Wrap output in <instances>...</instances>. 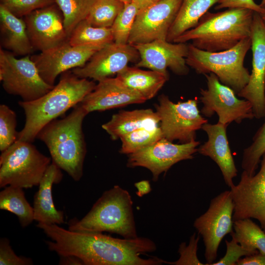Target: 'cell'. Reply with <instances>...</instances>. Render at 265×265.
<instances>
[{"instance_id":"obj_1","label":"cell","mask_w":265,"mask_h":265,"mask_svg":"<svg viewBox=\"0 0 265 265\" xmlns=\"http://www.w3.org/2000/svg\"><path fill=\"white\" fill-rule=\"evenodd\" d=\"M44 233L51 240L49 249L60 256H75L84 265H159L164 260L157 257L145 259L141 255L157 250L151 239L137 237L119 238L102 233L73 231L57 224L46 225Z\"/></svg>"},{"instance_id":"obj_2","label":"cell","mask_w":265,"mask_h":265,"mask_svg":"<svg viewBox=\"0 0 265 265\" xmlns=\"http://www.w3.org/2000/svg\"><path fill=\"white\" fill-rule=\"evenodd\" d=\"M95 86L93 81L80 78L72 71H67L43 96L30 102L20 101L18 104L24 111L26 120L17 140L32 143L45 125L80 103Z\"/></svg>"},{"instance_id":"obj_3","label":"cell","mask_w":265,"mask_h":265,"mask_svg":"<svg viewBox=\"0 0 265 265\" xmlns=\"http://www.w3.org/2000/svg\"><path fill=\"white\" fill-rule=\"evenodd\" d=\"M254 13L243 8H227L216 13L208 11L195 27L173 42L191 41L195 47L210 52L229 50L250 37Z\"/></svg>"},{"instance_id":"obj_4","label":"cell","mask_w":265,"mask_h":265,"mask_svg":"<svg viewBox=\"0 0 265 265\" xmlns=\"http://www.w3.org/2000/svg\"><path fill=\"white\" fill-rule=\"evenodd\" d=\"M87 114L79 103L64 118L45 125L36 138L46 144L53 162L75 181L83 175L86 148L82 123Z\"/></svg>"},{"instance_id":"obj_5","label":"cell","mask_w":265,"mask_h":265,"mask_svg":"<svg viewBox=\"0 0 265 265\" xmlns=\"http://www.w3.org/2000/svg\"><path fill=\"white\" fill-rule=\"evenodd\" d=\"M130 193L118 185L105 191L81 219L70 220L68 229L83 232H109L123 238H137Z\"/></svg>"},{"instance_id":"obj_6","label":"cell","mask_w":265,"mask_h":265,"mask_svg":"<svg viewBox=\"0 0 265 265\" xmlns=\"http://www.w3.org/2000/svg\"><path fill=\"white\" fill-rule=\"evenodd\" d=\"M186 57L188 66L198 74L213 73L223 84L232 88L237 95L248 83L250 74L244 66L247 52L251 48L250 37L227 50L210 52L188 44Z\"/></svg>"},{"instance_id":"obj_7","label":"cell","mask_w":265,"mask_h":265,"mask_svg":"<svg viewBox=\"0 0 265 265\" xmlns=\"http://www.w3.org/2000/svg\"><path fill=\"white\" fill-rule=\"evenodd\" d=\"M52 158L41 153L32 142L17 140L0 156V187L23 188L39 184Z\"/></svg>"},{"instance_id":"obj_8","label":"cell","mask_w":265,"mask_h":265,"mask_svg":"<svg viewBox=\"0 0 265 265\" xmlns=\"http://www.w3.org/2000/svg\"><path fill=\"white\" fill-rule=\"evenodd\" d=\"M0 80L5 92L20 96L25 102L37 99L54 87L42 79L29 55L17 58L13 53L1 48Z\"/></svg>"},{"instance_id":"obj_9","label":"cell","mask_w":265,"mask_h":265,"mask_svg":"<svg viewBox=\"0 0 265 265\" xmlns=\"http://www.w3.org/2000/svg\"><path fill=\"white\" fill-rule=\"evenodd\" d=\"M156 108L163 137L171 142L178 140L185 143L196 140V132L208 123L198 109L197 98L174 103L162 94Z\"/></svg>"},{"instance_id":"obj_10","label":"cell","mask_w":265,"mask_h":265,"mask_svg":"<svg viewBox=\"0 0 265 265\" xmlns=\"http://www.w3.org/2000/svg\"><path fill=\"white\" fill-rule=\"evenodd\" d=\"M234 210L231 191L226 190L211 200L207 211L195 220L193 226L202 237L205 247V265L214 262L221 240L233 231Z\"/></svg>"},{"instance_id":"obj_11","label":"cell","mask_w":265,"mask_h":265,"mask_svg":"<svg viewBox=\"0 0 265 265\" xmlns=\"http://www.w3.org/2000/svg\"><path fill=\"white\" fill-rule=\"evenodd\" d=\"M205 76L207 88L201 89L200 92L202 114L211 117L216 113L218 122L227 125L233 122L239 124L244 119L254 117L252 105L248 101L238 98L236 92L222 84L215 74Z\"/></svg>"},{"instance_id":"obj_12","label":"cell","mask_w":265,"mask_h":265,"mask_svg":"<svg viewBox=\"0 0 265 265\" xmlns=\"http://www.w3.org/2000/svg\"><path fill=\"white\" fill-rule=\"evenodd\" d=\"M200 144L194 140L181 144H174L163 137L153 144L128 155L127 166L142 167L149 170L153 180L167 172L173 165L184 160L192 159Z\"/></svg>"},{"instance_id":"obj_13","label":"cell","mask_w":265,"mask_h":265,"mask_svg":"<svg viewBox=\"0 0 265 265\" xmlns=\"http://www.w3.org/2000/svg\"><path fill=\"white\" fill-rule=\"evenodd\" d=\"M183 0H161L139 10L128 44L135 45L166 40Z\"/></svg>"},{"instance_id":"obj_14","label":"cell","mask_w":265,"mask_h":265,"mask_svg":"<svg viewBox=\"0 0 265 265\" xmlns=\"http://www.w3.org/2000/svg\"><path fill=\"white\" fill-rule=\"evenodd\" d=\"M230 191L234 204L233 221L254 218L265 231V153L259 171L249 175L243 171L239 182Z\"/></svg>"},{"instance_id":"obj_15","label":"cell","mask_w":265,"mask_h":265,"mask_svg":"<svg viewBox=\"0 0 265 265\" xmlns=\"http://www.w3.org/2000/svg\"><path fill=\"white\" fill-rule=\"evenodd\" d=\"M250 39L252 69L246 86L237 94L251 104L254 117L265 116V26L259 13L254 12Z\"/></svg>"},{"instance_id":"obj_16","label":"cell","mask_w":265,"mask_h":265,"mask_svg":"<svg viewBox=\"0 0 265 265\" xmlns=\"http://www.w3.org/2000/svg\"><path fill=\"white\" fill-rule=\"evenodd\" d=\"M133 46L139 55V59L135 64L136 67L148 68L167 76V68L178 75H185L188 73L186 62L188 46L186 43L157 40Z\"/></svg>"},{"instance_id":"obj_17","label":"cell","mask_w":265,"mask_h":265,"mask_svg":"<svg viewBox=\"0 0 265 265\" xmlns=\"http://www.w3.org/2000/svg\"><path fill=\"white\" fill-rule=\"evenodd\" d=\"M101 49L72 46L68 41L30 56L42 79L54 86L57 76L71 69L83 66Z\"/></svg>"},{"instance_id":"obj_18","label":"cell","mask_w":265,"mask_h":265,"mask_svg":"<svg viewBox=\"0 0 265 265\" xmlns=\"http://www.w3.org/2000/svg\"><path fill=\"white\" fill-rule=\"evenodd\" d=\"M60 9L52 4L25 17L27 34L34 51L48 50L68 41Z\"/></svg>"},{"instance_id":"obj_19","label":"cell","mask_w":265,"mask_h":265,"mask_svg":"<svg viewBox=\"0 0 265 265\" xmlns=\"http://www.w3.org/2000/svg\"><path fill=\"white\" fill-rule=\"evenodd\" d=\"M139 59V53L133 46L113 42L96 52L83 66L73 69L72 72L80 78L98 81L117 74L130 62Z\"/></svg>"},{"instance_id":"obj_20","label":"cell","mask_w":265,"mask_h":265,"mask_svg":"<svg viewBox=\"0 0 265 265\" xmlns=\"http://www.w3.org/2000/svg\"><path fill=\"white\" fill-rule=\"evenodd\" d=\"M146 99L124 85L116 77L98 81L94 89L80 103L88 114L133 104H141Z\"/></svg>"},{"instance_id":"obj_21","label":"cell","mask_w":265,"mask_h":265,"mask_svg":"<svg viewBox=\"0 0 265 265\" xmlns=\"http://www.w3.org/2000/svg\"><path fill=\"white\" fill-rule=\"evenodd\" d=\"M228 126L219 122L203 125L202 129L207 134L208 140L198 148L197 152L210 157L217 164L226 184L231 188L234 185L233 180L237 176L238 170L227 136Z\"/></svg>"},{"instance_id":"obj_22","label":"cell","mask_w":265,"mask_h":265,"mask_svg":"<svg viewBox=\"0 0 265 265\" xmlns=\"http://www.w3.org/2000/svg\"><path fill=\"white\" fill-rule=\"evenodd\" d=\"M60 169L52 162L46 171L33 198L34 219L38 223L60 225L64 222V213L54 206L52 187L62 178Z\"/></svg>"},{"instance_id":"obj_23","label":"cell","mask_w":265,"mask_h":265,"mask_svg":"<svg viewBox=\"0 0 265 265\" xmlns=\"http://www.w3.org/2000/svg\"><path fill=\"white\" fill-rule=\"evenodd\" d=\"M0 45L14 55L26 56L34 51L24 19L17 17L0 4Z\"/></svg>"},{"instance_id":"obj_24","label":"cell","mask_w":265,"mask_h":265,"mask_svg":"<svg viewBox=\"0 0 265 265\" xmlns=\"http://www.w3.org/2000/svg\"><path fill=\"white\" fill-rule=\"evenodd\" d=\"M159 122L156 112L150 108L141 109L119 111L102 127L112 139L116 140L138 129L158 127Z\"/></svg>"},{"instance_id":"obj_25","label":"cell","mask_w":265,"mask_h":265,"mask_svg":"<svg viewBox=\"0 0 265 265\" xmlns=\"http://www.w3.org/2000/svg\"><path fill=\"white\" fill-rule=\"evenodd\" d=\"M116 78L126 87L133 90L146 100L153 98L168 80L169 76L153 70L126 67Z\"/></svg>"},{"instance_id":"obj_26","label":"cell","mask_w":265,"mask_h":265,"mask_svg":"<svg viewBox=\"0 0 265 265\" xmlns=\"http://www.w3.org/2000/svg\"><path fill=\"white\" fill-rule=\"evenodd\" d=\"M218 0H183L177 16L168 32L167 41L174 40L195 27L200 18Z\"/></svg>"},{"instance_id":"obj_27","label":"cell","mask_w":265,"mask_h":265,"mask_svg":"<svg viewBox=\"0 0 265 265\" xmlns=\"http://www.w3.org/2000/svg\"><path fill=\"white\" fill-rule=\"evenodd\" d=\"M23 188L8 186L0 192V209L15 214L25 228L34 219L33 208L27 201Z\"/></svg>"},{"instance_id":"obj_28","label":"cell","mask_w":265,"mask_h":265,"mask_svg":"<svg viewBox=\"0 0 265 265\" xmlns=\"http://www.w3.org/2000/svg\"><path fill=\"white\" fill-rule=\"evenodd\" d=\"M68 42L74 46L102 49L114 42V39L111 27L94 26L84 20L75 27Z\"/></svg>"},{"instance_id":"obj_29","label":"cell","mask_w":265,"mask_h":265,"mask_svg":"<svg viewBox=\"0 0 265 265\" xmlns=\"http://www.w3.org/2000/svg\"><path fill=\"white\" fill-rule=\"evenodd\" d=\"M231 235L242 246L265 255V231L251 218L234 221Z\"/></svg>"},{"instance_id":"obj_30","label":"cell","mask_w":265,"mask_h":265,"mask_svg":"<svg viewBox=\"0 0 265 265\" xmlns=\"http://www.w3.org/2000/svg\"><path fill=\"white\" fill-rule=\"evenodd\" d=\"M97 0H54L62 13L66 32L69 37L80 22L86 19Z\"/></svg>"},{"instance_id":"obj_31","label":"cell","mask_w":265,"mask_h":265,"mask_svg":"<svg viewBox=\"0 0 265 265\" xmlns=\"http://www.w3.org/2000/svg\"><path fill=\"white\" fill-rule=\"evenodd\" d=\"M163 137L160 127L142 128L121 137L120 152L129 155L148 147Z\"/></svg>"},{"instance_id":"obj_32","label":"cell","mask_w":265,"mask_h":265,"mask_svg":"<svg viewBox=\"0 0 265 265\" xmlns=\"http://www.w3.org/2000/svg\"><path fill=\"white\" fill-rule=\"evenodd\" d=\"M124 7L119 0H97L85 20L94 26L111 27Z\"/></svg>"},{"instance_id":"obj_33","label":"cell","mask_w":265,"mask_h":265,"mask_svg":"<svg viewBox=\"0 0 265 265\" xmlns=\"http://www.w3.org/2000/svg\"><path fill=\"white\" fill-rule=\"evenodd\" d=\"M139 10L138 6L133 1L124 4L123 9L119 13L111 27L114 42L121 44H128Z\"/></svg>"},{"instance_id":"obj_34","label":"cell","mask_w":265,"mask_h":265,"mask_svg":"<svg viewBox=\"0 0 265 265\" xmlns=\"http://www.w3.org/2000/svg\"><path fill=\"white\" fill-rule=\"evenodd\" d=\"M264 117V122L254 135L252 143L243 150L241 167L249 175L255 174L265 153V116Z\"/></svg>"},{"instance_id":"obj_35","label":"cell","mask_w":265,"mask_h":265,"mask_svg":"<svg viewBox=\"0 0 265 265\" xmlns=\"http://www.w3.org/2000/svg\"><path fill=\"white\" fill-rule=\"evenodd\" d=\"M16 114L6 105L0 106V150L2 152L17 139Z\"/></svg>"},{"instance_id":"obj_36","label":"cell","mask_w":265,"mask_h":265,"mask_svg":"<svg viewBox=\"0 0 265 265\" xmlns=\"http://www.w3.org/2000/svg\"><path fill=\"white\" fill-rule=\"evenodd\" d=\"M54 2V0H0V4L14 15L22 18Z\"/></svg>"},{"instance_id":"obj_37","label":"cell","mask_w":265,"mask_h":265,"mask_svg":"<svg viewBox=\"0 0 265 265\" xmlns=\"http://www.w3.org/2000/svg\"><path fill=\"white\" fill-rule=\"evenodd\" d=\"M199 240V235L196 237L194 233L190 237L188 245L186 242L182 243L179 246L178 252L180 257L175 262H169L164 261V263L173 265H203L197 256L198 242Z\"/></svg>"},{"instance_id":"obj_38","label":"cell","mask_w":265,"mask_h":265,"mask_svg":"<svg viewBox=\"0 0 265 265\" xmlns=\"http://www.w3.org/2000/svg\"><path fill=\"white\" fill-rule=\"evenodd\" d=\"M226 252L223 257L212 265H236L238 261L242 256L251 255L258 253L257 250L247 249L240 244L233 237L231 241L225 240Z\"/></svg>"},{"instance_id":"obj_39","label":"cell","mask_w":265,"mask_h":265,"mask_svg":"<svg viewBox=\"0 0 265 265\" xmlns=\"http://www.w3.org/2000/svg\"><path fill=\"white\" fill-rule=\"evenodd\" d=\"M32 260L24 256H18L13 250L9 240L6 238L0 239V265H30Z\"/></svg>"},{"instance_id":"obj_40","label":"cell","mask_w":265,"mask_h":265,"mask_svg":"<svg viewBox=\"0 0 265 265\" xmlns=\"http://www.w3.org/2000/svg\"><path fill=\"white\" fill-rule=\"evenodd\" d=\"M243 8L261 13L263 9L260 4L255 3L254 0H218L215 10L224 8Z\"/></svg>"},{"instance_id":"obj_41","label":"cell","mask_w":265,"mask_h":265,"mask_svg":"<svg viewBox=\"0 0 265 265\" xmlns=\"http://www.w3.org/2000/svg\"><path fill=\"white\" fill-rule=\"evenodd\" d=\"M237 265H265V255L258 252L256 254L246 256L240 259Z\"/></svg>"},{"instance_id":"obj_42","label":"cell","mask_w":265,"mask_h":265,"mask_svg":"<svg viewBox=\"0 0 265 265\" xmlns=\"http://www.w3.org/2000/svg\"><path fill=\"white\" fill-rule=\"evenodd\" d=\"M134 186L137 188L136 194L139 197L149 193L152 190L149 181L142 180L134 184Z\"/></svg>"},{"instance_id":"obj_43","label":"cell","mask_w":265,"mask_h":265,"mask_svg":"<svg viewBox=\"0 0 265 265\" xmlns=\"http://www.w3.org/2000/svg\"><path fill=\"white\" fill-rule=\"evenodd\" d=\"M59 265H84L83 262L75 256H60Z\"/></svg>"},{"instance_id":"obj_44","label":"cell","mask_w":265,"mask_h":265,"mask_svg":"<svg viewBox=\"0 0 265 265\" xmlns=\"http://www.w3.org/2000/svg\"><path fill=\"white\" fill-rule=\"evenodd\" d=\"M161 0H132L138 6L139 10L147 7Z\"/></svg>"},{"instance_id":"obj_45","label":"cell","mask_w":265,"mask_h":265,"mask_svg":"<svg viewBox=\"0 0 265 265\" xmlns=\"http://www.w3.org/2000/svg\"><path fill=\"white\" fill-rule=\"evenodd\" d=\"M260 6L263 9V11L261 13H259V14L265 26V4Z\"/></svg>"},{"instance_id":"obj_46","label":"cell","mask_w":265,"mask_h":265,"mask_svg":"<svg viewBox=\"0 0 265 265\" xmlns=\"http://www.w3.org/2000/svg\"><path fill=\"white\" fill-rule=\"evenodd\" d=\"M123 2L124 4L130 3L132 1V0H119Z\"/></svg>"},{"instance_id":"obj_47","label":"cell","mask_w":265,"mask_h":265,"mask_svg":"<svg viewBox=\"0 0 265 265\" xmlns=\"http://www.w3.org/2000/svg\"><path fill=\"white\" fill-rule=\"evenodd\" d=\"M265 4V0H262L261 2L260 3V5H263Z\"/></svg>"}]
</instances>
